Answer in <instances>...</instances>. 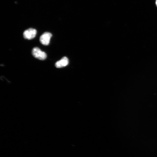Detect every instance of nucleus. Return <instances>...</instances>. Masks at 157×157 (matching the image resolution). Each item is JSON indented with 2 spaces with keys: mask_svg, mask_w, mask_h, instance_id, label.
<instances>
[{
  "mask_svg": "<svg viewBox=\"0 0 157 157\" xmlns=\"http://www.w3.org/2000/svg\"><path fill=\"white\" fill-rule=\"evenodd\" d=\"M32 54L35 58L42 60H45L47 56L46 53L37 47L34 48L33 49Z\"/></svg>",
  "mask_w": 157,
  "mask_h": 157,
  "instance_id": "nucleus-1",
  "label": "nucleus"
},
{
  "mask_svg": "<svg viewBox=\"0 0 157 157\" xmlns=\"http://www.w3.org/2000/svg\"><path fill=\"white\" fill-rule=\"evenodd\" d=\"M52 34L48 32H46L43 34L40 38V41L44 45L48 46L50 43Z\"/></svg>",
  "mask_w": 157,
  "mask_h": 157,
  "instance_id": "nucleus-2",
  "label": "nucleus"
},
{
  "mask_svg": "<svg viewBox=\"0 0 157 157\" xmlns=\"http://www.w3.org/2000/svg\"><path fill=\"white\" fill-rule=\"evenodd\" d=\"M36 34V30L33 28H30L24 31L23 35L25 38L31 40L35 37Z\"/></svg>",
  "mask_w": 157,
  "mask_h": 157,
  "instance_id": "nucleus-3",
  "label": "nucleus"
},
{
  "mask_svg": "<svg viewBox=\"0 0 157 157\" xmlns=\"http://www.w3.org/2000/svg\"><path fill=\"white\" fill-rule=\"evenodd\" d=\"M69 63V60L66 57H63L60 61H57L55 64L56 67L60 68L65 67L68 65Z\"/></svg>",
  "mask_w": 157,
  "mask_h": 157,
  "instance_id": "nucleus-4",
  "label": "nucleus"
},
{
  "mask_svg": "<svg viewBox=\"0 0 157 157\" xmlns=\"http://www.w3.org/2000/svg\"><path fill=\"white\" fill-rule=\"evenodd\" d=\"M156 5L157 7V0H156Z\"/></svg>",
  "mask_w": 157,
  "mask_h": 157,
  "instance_id": "nucleus-5",
  "label": "nucleus"
}]
</instances>
